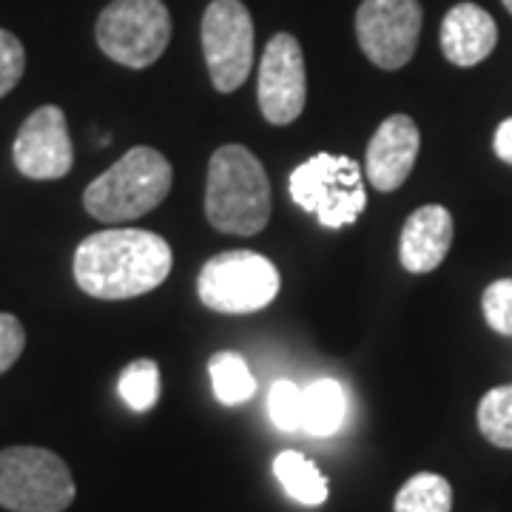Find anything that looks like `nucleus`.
I'll return each mask as SVG.
<instances>
[{
	"instance_id": "nucleus-10",
	"label": "nucleus",
	"mask_w": 512,
	"mask_h": 512,
	"mask_svg": "<svg viewBox=\"0 0 512 512\" xmlns=\"http://www.w3.org/2000/svg\"><path fill=\"white\" fill-rule=\"evenodd\" d=\"M259 109L271 126H291L308 103V72L299 40L279 32L268 40L259 63Z\"/></svg>"
},
{
	"instance_id": "nucleus-24",
	"label": "nucleus",
	"mask_w": 512,
	"mask_h": 512,
	"mask_svg": "<svg viewBox=\"0 0 512 512\" xmlns=\"http://www.w3.org/2000/svg\"><path fill=\"white\" fill-rule=\"evenodd\" d=\"M23 348H26V330L20 319L12 313H0V376L18 362Z\"/></svg>"
},
{
	"instance_id": "nucleus-6",
	"label": "nucleus",
	"mask_w": 512,
	"mask_h": 512,
	"mask_svg": "<svg viewBox=\"0 0 512 512\" xmlns=\"http://www.w3.org/2000/svg\"><path fill=\"white\" fill-rule=\"evenodd\" d=\"M94 37L114 63L148 69L171 43V12L163 0H111L97 18Z\"/></svg>"
},
{
	"instance_id": "nucleus-8",
	"label": "nucleus",
	"mask_w": 512,
	"mask_h": 512,
	"mask_svg": "<svg viewBox=\"0 0 512 512\" xmlns=\"http://www.w3.org/2000/svg\"><path fill=\"white\" fill-rule=\"evenodd\" d=\"M202 52L214 89L237 92L254 66V20L239 0H211L202 15Z\"/></svg>"
},
{
	"instance_id": "nucleus-23",
	"label": "nucleus",
	"mask_w": 512,
	"mask_h": 512,
	"mask_svg": "<svg viewBox=\"0 0 512 512\" xmlns=\"http://www.w3.org/2000/svg\"><path fill=\"white\" fill-rule=\"evenodd\" d=\"M26 69V52L23 43L12 32L0 29V97L12 92Z\"/></svg>"
},
{
	"instance_id": "nucleus-26",
	"label": "nucleus",
	"mask_w": 512,
	"mask_h": 512,
	"mask_svg": "<svg viewBox=\"0 0 512 512\" xmlns=\"http://www.w3.org/2000/svg\"><path fill=\"white\" fill-rule=\"evenodd\" d=\"M501 3L507 6V12H510V15H512V0H501Z\"/></svg>"
},
{
	"instance_id": "nucleus-9",
	"label": "nucleus",
	"mask_w": 512,
	"mask_h": 512,
	"mask_svg": "<svg viewBox=\"0 0 512 512\" xmlns=\"http://www.w3.org/2000/svg\"><path fill=\"white\" fill-rule=\"evenodd\" d=\"M421 23L419 0H362L356 12V40L373 66L396 72L416 55Z\"/></svg>"
},
{
	"instance_id": "nucleus-14",
	"label": "nucleus",
	"mask_w": 512,
	"mask_h": 512,
	"mask_svg": "<svg viewBox=\"0 0 512 512\" xmlns=\"http://www.w3.org/2000/svg\"><path fill=\"white\" fill-rule=\"evenodd\" d=\"M439 37L444 57L453 66L470 69L493 55L498 43V26L487 9L476 3H458L441 20Z\"/></svg>"
},
{
	"instance_id": "nucleus-1",
	"label": "nucleus",
	"mask_w": 512,
	"mask_h": 512,
	"mask_svg": "<svg viewBox=\"0 0 512 512\" xmlns=\"http://www.w3.org/2000/svg\"><path fill=\"white\" fill-rule=\"evenodd\" d=\"M174 265L171 245L143 228H109L74 251V282L94 299H134L160 288Z\"/></svg>"
},
{
	"instance_id": "nucleus-3",
	"label": "nucleus",
	"mask_w": 512,
	"mask_h": 512,
	"mask_svg": "<svg viewBox=\"0 0 512 512\" xmlns=\"http://www.w3.org/2000/svg\"><path fill=\"white\" fill-rule=\"evenodd\" d=\"M171 183L174 171L163 154L151 146H134L86 188L83 205L94 220L123 225L154 211L168 197Z\"/></svg>"
},
{
	"instance_id": "nucleus-7",
	"label": "nucleus",
	"mask_w": 512,
	"mask_h": 512,
	"mask_svg": "<svg viewBox=\"0 0 512 512\" xmlns=\"http://www.w3.org/2000/svg\"><path fill=\"white\" fill-rule=\"evenodd\" d=\"M197 291L205 308L217 313H256L279 293V271L254 251H225L202 265Z\"/></svg>"
},
{
	"instance_id": "nucleus-21",
	"label": "nucleus",
	"mask_w": 512,
	"mask_h": 512,
	"mask_svg": "<svg viewBox=\"0 0 512 512\" xmlns=\"http://www.w3.org/2000/svg\"><path fill=\"white\" fill-rule=\"evenodd\" d=\"M268 413L279 430H299L302 427V390L293 382H276L268 396Z\"/></svg>"
},
{
	"instance_id": "nucleus-16",
	"label": "nucleus",
	"mask_w": 512,
	"mask_h": 512,
	"mask_svg": "<svg viewBox=\"0 0 512 512\" xmlns=\"http://www.w3.org/2000/svg\"><path fill=\"white\" fill-rule=\"evenodd\" d=\"M345 419V390L333 379H319L302 390V430L333 436Z\"/></svg>"
},
{
	"instance_id": "nucleus-5",
	"label": "nucleus",
	"mask_w": 512,
	"mask_h": 512,
	"mask_svg": "<svg viewBox=\"0 0 512 512\" xmlns=\"http://www.w3.org/2000/svg\"><path fill=\"white\" fill-rule=\"evenodd\" d=\"M77 487L63 458L43 447L0 450V507L12 512H63Z\"/></svg>"
},
{
	"instance_id": "nucleus-22",
	"label": "nucleus",
	"mask_w": 512,
	"mask_h": 512,
	"mask_svg": "<svg viewBox=\"0 0 512 512\" xmlns=\"http://www.w3.org/2000/svg\"><path fill=\"white\" fill-rule=\"evenodd\" d=\"M481 311L495 333L512 336V279H498L487 285L481 296Z\"/></svg>"
},
{
	"instance_id": "nucleus-17",
	"label": "nucleus",
	"mask_w": 512,
	"mask_h": 512,
	"mask_svg": "<svg viewBox=\"0 0 512 512\" xmlns=\"http://www.w3.org/2000/svg\"><path fill=\"white\" fill-rule=\"evenodd\" d=\"M208 373H211L214 396L222 404H242L254 396V373H251V367H248V362L239 353L222 350L217 356H211Z\"/></svg>"
},
{
	"instance_id": "nucleus-13",
	"label": "nucleus",
	"mask_w": 512,
	"mask_h": 512,
	"mask_svg": "<svg viewBox=\"0 0 512 512\" xmlns=\"http://www.w3.org/2000/svg\"><path fill=\"white\" fill-rule=\"evenodd\" d=\"M456 225L444 205H424L413 211L402 228L399 239V259L410 274H430L436 271L444 256L453 248Z\"/></svg>"
},
{
	"instance_id": "nucleus-25",
	"label": "nucleus",
	"mask_w": 512,
	"mask_h": 512,
	"mask_svg": "<svg viewBox=\"0 0 512 512\" xmlns=\"http://www.w3.org/2000/svg\"><path fill=\"white\" fill-rule=\"evenodd\" d=\"M493 148L495 154H498V160H504L507 165H512V117H507L501 126L495 128Z\"/></svg>"
},
{
	"instance_id": "nucleus-20",
	"label": "nucleus",
	"mask_w": 512,
	"mask_h": 512,
	"mask_svg": "<svg viewBox=\"0 0 512 512\" xmlns=\"http://www.w3.org/2000/svg\"><path fill=\"white\" fill-rule=\"evenodd\" d=\"M117 393L134 413H148L160 399V367H157V362L154 359L131 362L117 379Z\"/></svg>"
},
{
	"instance_id": "nucleus-4",
	"label": "nucleus",
	"mask_w": 512,
	"mask_h": 512,
	"mask_svg": "<svg viewBox=\"0 0 512 512\" xmlns=\"http://www.w3.org/2000/svg\"><path fill=\"white\" fill-rule=\"evenodd\" d=\"M291 200L325 228H345L367 205L362 165L345 154H313L291 174Z\"/></svg>"
},
{
	"instance_id": "nucleus-12",
	"label": "nucleus",
	"mask_w": 512,
	"mask_h": 512,
	"mask_svg": "<svg viewBox=\"0 0 512 512\" xmlns=\"http://www.w3.org/2000/svg\"><path fill=\"white\" fill-rule=\"evenodd\" d=\"M421 148L419 126L407 114L387 117L367 143L365 174L370 185L382 194L402 188L416 165Z\"/></svg>"
},
{
	"instance_id": "nucleus-11",
	"label": "nucleus",
	"mask_w": 512,
	"mask_h": 512,
	"mask_svg": "<svg viewBox=\"0 0 512 512\" xmlns=\"http://www.w3.org/2000/svg\"><path fill=\"white\" fill-rule=\"evenodd\" d=\"M12 160L29 180H60L72 171L74 148L66 114L57 106H40L20 126Z\"/></svg>"
},
{
	"instance_id": "nucleus-2",
	"label": "nucleus",
	"mask_w": 512,
	"mask_h": 512,
	"mask_svg": "<svg viewBox=\"0 0 512 512\" xmlns=\"http://www.w3.org/2000/svg\"><path fill=\"white\" fill-rule=\"evenodd\" d=\"M205 217L234 237H254L271 220V183L254 151L222 146L211 154L205 183Z\"/></svg>"
},
{
	"instance_id": "nucleus-19",
	"label": "nucleus",
	"mask_w": 512,
	"mask_h": 512,
	"mask_svg": "<svg viewBox=\"0 0 512 512\" xmlns=\"http://www.w3.org/2000/svg\"><path fill=\"white\" fill-rule=\"evenodd\" d=\"M478 430L495 447L512 450V384L484 393L478 402Z\"/></svg>"
},
{
	"instance_id": "nucleus-18",
	"label": "nucleus",
	"mask_w": 512,
	"mask_h": 512,
	"mask_svg": "<svg viewBox=\"0 0 512 512\" xmlns=\"http://www.w3.org/2000/svg\"><path fill=\"white\" fill-rule=\"evenodd\" d=\"M453 487L439 473H416L396 495V512H450Z\"/></svg>"
},
{
	"instance_id": "nucleus-15",
	"label": "nucleus",
	"mask_w": 512,
	"mask_h": 512,
	"mask_svg": "<svg viewBox=\"0 0 512 512\" xmlns=\"http://www.w3.org/2000/svg\"><path fill=\"white\" fill-rule=\"evenodd\" d=\"M274 476L285 487V493L305 507H319L328 501V478L319 473L311 458L296 450H282L274 458Z\"/></svg>"
}]
</instances>
